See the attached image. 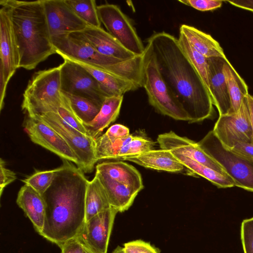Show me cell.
Returning a JSON list of instances; mask_svg holds the SVG:
<instances>
[{
  "mask_svg": "<svg viewBox=\"0 0 253 253\" xmlns=\"http://www.w3.org/2000/svg\"><path fill=\"white\" fill-rule=\"evenodd\" d=\"M101 23L107 32L126 49L136 55L144 53L145 46L131 19L117 5L105 3L97 6Z\"/></svg>",
  "mask_w": 253,
  "mask_h": 253,
  "instance_id": "cell-9",
  "label": "cell"
},
{
  "mask_svg": "<svg viewBox=\"0 0 253 253\" xmlns=\"http://www.w3.org/2000/svg\"><path fill=\"white\" fill-rule=\"evenodd\" d=\"M64 99L59 65L34 73L23 93L21 107L29 116L56 113Z\"/></svg>",
  "mask_w": 253,
  "mask_h": 253,
  "instance_id": "cell-4",
  "label": "cell"
},
{
  "mask_svg": "<svg viewBox=\"0 0 253 253\" xmlns=\"http://www.w3.org/2000/svg\"><path fill=\"white\" fill-rule=\"evenodd\" d=\"M179 34L184 36L190 44L206 57H226L219 43L210 35L186 24L180 26Z\"/></svg>",
  "mask_w": 253,
  "mask_h": 253,
  "instance_id": "cell-23",
  "label": "cell"
},
{
  "mask_svg": "<svg viewBox=\"0 0 253 253\" xmlns=\"http://www.w3.org/2000/svg\"><path fill=\"white\" fill-rule=\"evenodd\" d=\"M124 96L107 97L95 118L90 123L83 125L87 134L96 139L102 131L118 118Z\"/></svg>",
  "mask_w": 253,
  "mask_h": 253,
  "instance_id": "cell-25",
  "label": "cell"
},
{
  "mask_svg": "<svg viewBox=\"0 0 253 253\" xmlns=\"http://www.w3.org/2000/svg\"><path fill=\"white\" fill-rule=\"evenodd\" d=\"M241 239L244 253H253V217L243 220Z\"/></svg>",
  "mask_w": 253,
  "mask_h": 253,
  "instance_id": "cell-36",
  "label": "cell"
},
{
  "mask_svg": "<svg viewBox=\"0 0 253 253\" xmlns=\"http://www.w3.org/2000/svg\"><path fill=\"white\" fill-rule=\"evenodd\" d=\"M118 160L128 161L146 168L171 172H181L186 168L170 150L162 149L123 157Z\"/></svg>",
  "mask_w": 253,
  "mask_h": 253,
  "instance_id": "cell-19",
  "label": "cell"
},
{
  "mask_svg": "<svg viewBox=\"0 0 253 253\" xmlns=\"http://www.w3.org/2000/svg\"><path fill=\"white\" fill-rule=\"evenodd\" d=\"M77 16L87 26L101 27L97 5L94 0H65Z\"/></svg>",
  "mask_w": 253,
  "mask_h": 253,
  "instance_id": "cell-32",
  "label": "cell"
},
{
  "mask_svg": "<svg viewBox=\"0 0 253 253\" xmlns=\"http://www.w3.org/2000/svg\"><path fill=\"white\" fill-rule=\"evenodd\" d=\"M53 181L42 195L45 205L41 235L58 246L77 237L85 221V197L88 180L72 162L63 160Z\"/></svg>",
  "mask_w": 253,
  "mask_h": 253,
  "instance_id": "cell-2",
  "label": "cell"
},
{
  "mask_svg": "<svg viewBox=\"0 0 253 253\" xmlns=\"http://www.w3.org/2000/svg\"><path fill=\"white\" fill-rule=\"evenodd\" d=\"M61 253H85V247L77 238L71 239L59 246Z\"/></svg>",
  "mask_w": 253,
  "mask_h": 253,
  "instance_id": "cell-40",
  "label": "cell"
},
{
  "mask_svg": "<svg viewBox=\"0 0 253 253\" xmlns=\"http://www.w3.org/2000/svg\"><path fill=\"white\" fill-rule=\"evenodd\" d=\"M56 169L43 171H38L22 180L25 184L31 187L40 195H42L51 185Z\"/></svg>",
  "mask_w": 253,
  "mask_h": 253,
  "instance_id": "cell-34",
  "label": "cell"
},
{
  "mask_svg": "<svg viewBox=\"0 0 253 253\" xmlns=\"http://www.w3.org/2000/svg\"><path fill=\"white\" fill-rule=\"evenodd\" d=\"M212 131L221 143L230 149L239 142L253 143L246 97L237 112L219 115Z\"/></svg>",
  "mask_w": 253,
  "mask_h": 253,
  "instance_id": "cell-11",
  "label": "cell"
},
{
  "mask_svg": "<svg viewBox=\"0 0 253 253\" xmlns=\"http://www.w3.org/2000/svg\"><path fill=\"white\" fill-rule=\"evenodd\" d=\"M85 247V253H95L91 250L89 249L87 247Z\"/></svg>",
  "mask_w": 253,
  "mask_h": 253,
  "instance_id": "cell-46",
  "label": "cell"
},
{
  "mask_svg": "<svg viewBox=\"0 0 253 253\" xmlns=\"http://www.w3.org/2000/svg\"><path fill=\"white\" fill-rule=\"evenodd\" d=\"M111 208L105 189L98 177L89 181L85 193V221Z\"/></svg>",
  "mask_w": 253,
  "mask_h": 253,
  "instance_id": "cell-28",
  "label": "cell"
},
{
  "mask_svg": "<svg viewBox=\"0 0 253 253\" xmlns=\"http://www.w3.org/2000/svg\"><path fill=\"white\" fill-rule=\"evenodd\" d=\"M64 96L65 97L64 104L62 106L59 108L55 113H56L60 118L66 124L81 132L88 135L83 124L73 112L67 98L64 95Z\"/></svg>",
  "mask_w": 253,
  "mask_h": 253,
  "instance_id": "cell-35",
  "label": "cell"
},
{
  "mask_svg": "<svg viewBox=\"0 0 253 253\" xmlns=\"http://www.w3.org/2000/svg\"><path fill=\"white\" fill-rule=\"evenodd\" d=\"M130 134L122 138H111L104 134L95 139V156L97 161L102 160L115 159L118 157L122 148L132 137Z\"/></svg>",
  "mask_w": 253,
  "mask_h": 253,
  "instance_id": "cell-30",
  "label": "cell"
},
{
  "mask_svg": "<svg viewBox=\"0 0 253 253\" xmlns=\"http://www.w3.org/2000/svg\"><path fill=\"white\" fill-rule=\"evenodd\" d=\"M17 178L16 174L5 167V162L0 160V195L1 196L4 188L14 181Z\"/></svg>",
  "mask_w": 253,
  "mask_h": 253,
  "instance_id": "cell-39",
  "label": "cell"
},
{
  "mask_svg": "<svg viewBox=\"0 0 253 253\" xmlns=\"http://www.w3.org/2000/svg\"><path fill=\"white\" fill-rule=\"evenodd\" d=\"M51 38L82 32L87 26L65 0H42Z\"/></svg>",
  "mask_w": 253,
  "mask_h": 253,
  "instance_id": "cell-15",
  "label": "cell"
},
{
  "mask_svg": "<svg viewBox=\"0 0 253 253\" xmlns=\"http://www.w3.org/2000/svg\"><path fill=\"white\" fill-rule=\"evenodd\" d=\"M232 5L253 12V0H226Z\"/></svg>",
  "mask_w": 253,
  "mask_h": 253,
  "instance_id": "cell-43",
  "label": "cell"
},
{
  "mask_svg": "<svg viewBox=\"0 0 253 253\" xmlns=\"http://www.w3.org/2000/svg\"><path fill=\"white\" fill-rule=\"evenodd\" d=\"M64 60L60 65L61 91L103 104L108 97L93 76L78 63Z\"/></svg>",
  "mask_w": 253,
  "mask_h": 253,
  "instance_id": "cell-10",
  "label": "cell"
},
{
  "mask_svg": "<svg viewBox=\"0 0 253 253\" xmlns=\"http://www.w3.org/2000/svg\"><path fill=\"white\" fill-rule=\"evenodd\" d=\"M112 253H126L124 247L118 246Z\"/></svg>",
  "mask_w": 253,
  "mask_h": 253,
  "instance_id": "cell-45",
  "label": "cell"
},
{
  "mask_svg": "<svg viewBox=\"0 0 253 253\" xmlns=\"http://www.w3.org/2000/svg\"><path fill=\"white\" fill-rule=\"evenodd\" d=\"M160 72L189 117L197 123L213 116L210 92L183 51L178 40L165 32L155 33L146 41Z\"/></svg>",
  "mask_w": 253,
  "mask_h": 253,
  "instance_id": "cell-1",
  "label": "cell"
},
{
  "mask_svg": "<svg viewBox=\"0 0 253 253\" xmlns=\"http://www.w3.org/2000/svg\"><path fill=\"white\" fill-rule=\"evenodd\" d=\"M77 63L93 76L100 84L102 91L108 97L124 96L126 92L134 91L139 88L131 81L86 64Z\"/></svg>",
  "mask_w": 253,
  "mask_h": 253,
  "instance_id": "cell-24",
  "label": "cell"
},
{
  "mask_svg": "<svg viewBox=\"0 0 253 253\" xmlns=\"http://www.w3.org/2000/svg\"><path fill=\"white\" fill-rule=\"evenodd\" d=\"M23 126L31 141L77 166V158L65 140L50 126L27 115Z\"/></svg>",
  "mask_w": 253,
  "mask_h": 253,
  "instance_id": "cell-14",
  "label": "cell"
},
{
  "mask_svg": "<svg viewBox=\"0 0 253 253\" xmlns=\"http://www.w3.org/2000/svg\"><path fill=\"white\" fill-rule=\"evenodd\" d=\"M142 87L149 103L159 113L176 120L189 122V117L170 87L163 79L156 59L145 46Z\"/></svg>",
  "mask_w": 253,
  "mask_h": 253,
  "instance_id": "cell-5",
  "label": "cell"
},
{
  "mask_svg": "<svg viewBox=\"0 0 253 253\" xmlns=\"http://www.w3.org/2000/svg\"><path fill=\"white\" fill-rule=\"evenodd\" d=\"M0 109L4 106L7 84L18 68V56L8 12L0 10Z\"/></svg>",
  "mask_w": 253,
  "mask_h": 253,
  "instance_id": "cell-12",
  "label": "cell"
},
{
  "mask_svg": "<svg viewBox=\"0 0 253 253\" xmlns=\"http://www.w3.org/2000/svg\"><path fill=\"white\" fill-rule=\"evenodd\" d=\"M157 142L162 149L172 150L181 154L218 172L227 175L218 163L205 152L198 143L191 139L170 131L159 135Z\"/></svg>",
  "mask_w": 253,
  "mask_h": 253,
  "instance_id": "cell-16",
  "label": "cell"
},
{
  "mask_svg": "<svg viewBox=\"0 0 253 253\" xmlns=\"http://www.w3.org/2000/svg\"><path fill=\"white\" fill-rule=\"evenodd\" d=\"M246 98L250 113V123L252 131V139L253 143V96L249 93L246 96Z\"/></svg>",
  "mask_w": 253,
  "mask_h": 253,
  "instance_id": "cell-44",
  "label": "cell"
},
{
  "mask_svg": "<svg viewBox=\"0 0 253 253\" xmlns=\"http://www.w3.org/2000/svg\"><path fill=\"white\" fill-rule=\"evenodd\" d=\"M118 211L111 207L85 221L77 238L95 253H107L109 239Z\"/></svg>",
  "mask_w": 253,
  "mask_h": 253,
  "instance_id": "cell-13",
  "label": "cell"
},
{
  "mask_svg": "<svg viewBox=\"0 0 253 253\" xmlns=\"http://www.w3.org/2000/svg\"><path fill=\"white\" fill-rule=\"evenodd\" d=\"M231 150L244 157L253 159V143L239 142Z\"/></svg>",
  "mask_w": 253,
  "mask_h": 253,
  "instance_id": "cell-42",
  "label": "cell"
},
{
  "mask_svg": "<svg viewBox=\"0 0 253 253\" xmlns=\"http://www.w3.org/2000/svg\"><path fill=\"white\" fill-rule=\"evenodd\" d=\"M96 170L139 192L144 187L139 171L133 166L122 161L102 162L96 165Z\"/></svg>",
  "mask_w": 253,
  "mask_h": 253,
  "instance_id": "cell-22",
  "label": "cell"
},
{
  "mask_svg": "<svg viewBox=\"0 0 253 253\" xmlns=\"http://www.w3.org/2000/svg\"><path fill=\"white\" fill-rule=\"evenodd\" d=\"M235 182V186L253 192V159L241 155L225 147L210 131L197 142Z\"/></svg>",
  "mask_w": 253,
  "mask_h": 253,
  "instance_id": "cell-6",
  "label": "cell"
},
{
  "mask_svg": "<svg viewBox=\"0 0 253 253\" xmlns=\"http://www.w3.org/2000/svg\"><path fill=\"white\" fill-rule=\"evenodd\" d=\"M103 185L111 207L122 212L132 205L139 191L110 178L104 173L96 171L95 174Z\"/></svg>",
  "mask_w": 253,
  "mask_h": 253,
  "instance_id": "cell-21",
  "label": "cell"
},
{
  "mask_svg": "<svg viewBox=\"0 0 253 253\" xmlns=\"http://www.w3.org/2000/svg\"><path fill=\"white\" fill-rule=\"evenodd\" d=\"M30 117L50 126L65 140L77 158L78 168L84 173L93 171L97 162L95 156V139L66 124L55 113Z\"/></svg>",
  "mask_w": 253,
  "mask_h": 253,
  "instance_id": "cell-7",
  "label": "cell"
},
{
  "mask_svg": "<svg viewBox=\"0 0 253 253\" xmlns=\"http://www.w3.org/2000/svg\"><path fill=\"white\" fill-rule=\"evenodd\" d=\"M223 72L231 100V107L228 114L237 112L244 99L249 94L248 87L227 59L224 63Z\"/></svg>",
  "mask_w": 253,
  "mask_h": 253,
  "instance_id": "cell-27",
  "label": "cell"
},
{
  "mask_svg": "<svg viewBox=\"0 0 253 253\" xmlns=\"http://www.w3.org/2000/svg\"><path fill=\"white\" fill-rule=\"evenodd\" d=\"M155 142L145 137L133 135L129 141L121 149L116 160L142 154L153 150Z\"/></svg>",
  "mask_w": 253,
  "mask_h": 253,
  "instance_id": "cell-33",
  "label": "cell"
},
{
  "mask_svg": "<svg viewBox=\"0 0 253 253\" xmlns=\"http://www.w3.org/2000/svg\"><path fill=\"white\" fill-rule=\"evenodd\" d=\"M178 40L183 51L209 90L208 58L196 50L182 34H179Z\"/></svg>",
  "mask_w": 253,
  "mask_h": 253,
  "instance_id": "cell-31",
  "label": "cell"
},
{
  "mask_svg": "<svg viewBox=\"0 0 253 253\" xmlns=\"http://www.w3.org/2000/svg\"><path fill=\"white\" fill-rule=\"evenodd\" d=\"M178 1L197 10L206 11L220 7L224 1L220 0H178Z\"/></svg>",
  "mask_w": 253,
  "mask_h": 253,
  "instance_id": "cell-37",
  "label": "cell"
},
{
  "mask_svg": "<svg viewBox=\"0 0 253 253\" xmlns=\"http://www.w3.org/2000/svg\"><path fill=\"white\" fill-rule=\"evenodd\" d=\"M62 92L67 98L73 112L83 125L90 123L95 118L103 104L86 98Z\"/></svg>",
  "mask_w": 253,
  "mask_h": 253,
  "instance_id": "cell-29",
  "label": "cell"
},
{
  "mask_svg": "<svg viewBox=\"0 0 253 253\" xmlns=\"http://www.w3.org/2000/svg\"><path fill=\"white\" fill-rule=\"evenodd\" d=\"M126 253H159L149 243L141 240L130 241L124 245Z\"/></svg>",
  "mask_w": 253,
  "mask_h": 253,
  "instance_id": "cell-38",
  "label": "cell"
},
{
  "mask_svg": "<svg viewBox=\"0 0 253 253\" xmlns=\"http://www.w3.org/2000/svg\"><path fill=\"white\" fill-rule=\"evenodd\" d=\"M16 203L40 235L43 228L45 215V205L42 196L25 184L18 193Z\"/></svg>",
  "mask_w": 253,
  "mask_h": 253,
  "instance_id": "cell-20",
  "label": "cell"
},
{
  "mask_svg": "<svg viewBox=\"0 0 253 253\" xmlns=\"http://www.w3.org/2000/svg\"><path fill=\"white\" fill-rule=\"evenodd\" d=\"M209 65V90L213 104L217 108L219 115L228 114L231 107V100L223 66L226 57L207 58Z\"/></svg>",
  "mask_w": 253,
  "mask_h": 253,
  "instance_id": "cell-17",
  "label": "cell"
},
{
  "mask_svg": "<svg viewBox=\"0 0 253 253\" xmlns=\"http://www.w3.org/2000/svg\"><path fill=\"white\" fill-rule=\"evenodd\" d=\"M104 134L111 138H125L130 135L129 128L121 124L111 126Z\"/></svg>",
  "mask_w": 253,
  "mask_h": 253,
  "instance_id": "cell-41",
  "label": "cell"
},
{
  "mask_svg": "<svg viewBox=\"0 0 253 253\" xmlns=\"http://www.w3.org/2000/svg\"><path fill=\"white\" fill-rule=\"evenodd\" d=\"M56 53L64 59L83 63L106 71L109 66L125 61L99 53L82 32L61 35L51 38Z\"/></svg>",
  "mask_w": 253,
  "mask_h": 253,
  "instance_id": "cell-8",
  "label": "cell"
},
{
  "mask_svg": "<svg viewBox=\"0 0 253 253\" xmlns=\"http://www.w3.org/2000/svg\"><path fill=\"white\" fill-rule=\"evenodd\" d=\"M82 32L93 48L103 55L122 60H129L137 56L101 27L87 26Z\"/></svg>",
  "mask_w": 253,
  "mask_h": 253,
  "instance_id": "cell-18",
  "label": "cell"
},
{
  "mask_svg": "<svg viewBox=\"0 0 253 253\" xmlns=\"http://www.w3.org/2000/svg\"><path fill=\"white\" fill-rule=\"evenodd\" d=\"M7 10L16 43L18 68L35 69L56 53L52 43L42 0H1Z\"/></svg>",
  "mask_w": 253,
  "mask_h": 253,
  "instance_id": "cell-3",
  "label": "cell"
},
{
  "mask_svg": "<svg viewBox=\"0 0 253 253\" xmlns=\"http://www.w3.org/2000/svg\"><path fill=\"white\" fill-rule=\"evenodd\" d=\"M170 151L191 174L203 177L219 188H225L235 186V182L229 176L218 172L188 157Z\"/></svg>",
  "mask_w": 253,
  "mask_h": 253,
  "instance_id": "cell-26",
  "label": "cell"
}]
</instances>
